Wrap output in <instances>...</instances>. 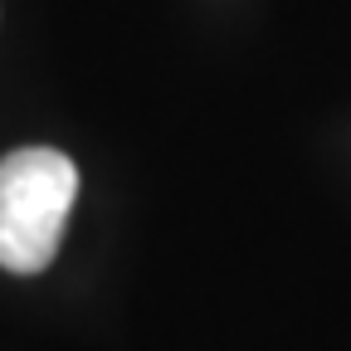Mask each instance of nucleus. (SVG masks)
Wrapping results in <instances>:
<instances>
[{"instance_id": "nucleus-1", "label": "nucleus", "mask_w": 351, "mask_h": 351, "mask_svg": "<svg viewBox=\"0 0 351 351\" xmlns=\"http://www.w3.org/2000/svg\"><path fill=\"white\" fill-rule=\"evenodd\" d=\"M78 200V166L54 147H20L0 161V269L39 274L64 244Z\"/></svg>"}]
</instances>
